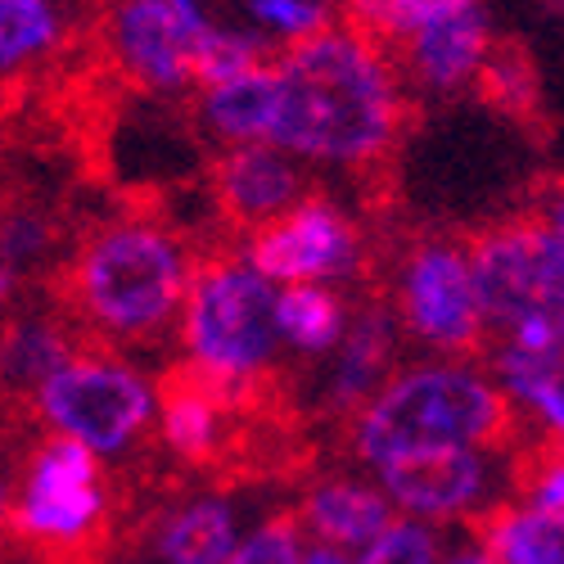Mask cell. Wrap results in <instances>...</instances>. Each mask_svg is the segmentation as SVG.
I'll use <instances>...</instances> for the list:
<instances>
[{
  "mask_svg": "<svg viewBox=\"0 0 564 564\" xmlns=\"http://www.w3.org/2000/svg\"><path fill=\"white\" fill-rule=\"evenodd\" d=\"M280 109L271 140L316 163H344L370 226L402 217V145L420 127V105L402 96L389 64L361 41L330 28L285 41L275 59Z\"/></svg>",
  "mask_w": 564,
  "mask_h": 564,
  "instance_id": "1",
  "label": "cell"
},
{
  "mask_svg": "<svg viewBox=\"0 0 564 564\" xmlns=\"http://www.w3.org/2000/svg\"><path fill=\"white\" fill-rule=\"evenodd\" d=\"M32 294L96 344H159L185 316L191 235H167V195L127 191L113 217L77 230Z\"/></svg>",
  "mask_w": 564,
  "mask_h": 564,
  "instance_id": "2",
  "label": "cell"
},
{
  "mask_svg": "<svg viewBox=\"0 0 564 564\" xmlns=\"http://www.w3.org/2000/svg\"><path fill=\"white\" fill-rule=\"evenodd\" d=\"M10 460H23L6 497L10 546L28 564H109L127 533L100 452L41 425L10 443Z\"/></svg>",
  "mask_w": 564,
  "mask_h": 564,
  "instance_id": "3",
  "label": "cell"
},
{
  "mask_svg": "<svg viewBox=\"0 0 564 564\" xmlns=\"http://www.w3.org/2000/svg\"><path fill=\"white\" fill-rule=\"evenodd\" d=\"M339 456L375 460L415 447H479L514 452L524 420L506 389H492L465 366H406L375 393L348 425L330 430Z\"/></svg>",
  "mask_w": 564,
  "mask_h": 564,
  "instance_id": "4",
  "label": "cell"
},
{
  "mask_svg": "<svg viewBox=\"0 0 564 564\" xmlns=\"http://www.w3.org/2000/svg\"><path fill=\"white\" fill-rule=\"evenodd\" d=\"M357 285L380 290L406 335L456 361H492L488 312L465 258L460 226H406L402 217L370 226Z\"/></svg>",
  "mask_w": 564,
  "mask_h": 564,
  "instance_id": "5",
  "label": "cell"
},
{
  "mask_svg": "<svg viewBox=\"0 0 564 564\" xmlns=\"http://www.w3.org/2000/svg\"><path fill=\"white\" fill-rule=\"evenodd\" d=\"M181 335L191 357L221 375H271L280 339V299L271 280L245 262L240 240L226 230L191 235V294H185Z\"/></svg>",
  "mask_w": 564,
  "mask_h": 564,
  "instance_id": "6",
  "label": "cell"
},
{
  "mask_svg": "<svg viewBox=\"0 0 564 564\" xmlns=\"http://www.w3.org/2000/svg\"><path fill=\"white\" fill-rule=\"evenodd\" d=\"M32 411L51 430L73 434L86 447L113 456L131 438L145 434L150 389L131 366L118 361V352H96V357H73L64 370H55L36 393Z\"/></svg>",
  "mask_w": 564,
  "mask_h": 564,
  "instance_id": "7",
  "label": "cell"
},
{
  "mask_svg": "<svg viewBox=\"0 0 564 564\" xmlns=\"http://www.w3.org/2000/svg\"><path fill=\"white\" fill-rule=\"evenodd\" d=\"M249 262L267 280L290 285H321V280H357L366 267V235L330 199L316 195L303 208L285 213L249 240Z\"/></svg>",
  "mask_w": 564,
  "mask_h": 564,
  "instance_id": "8",
  "label": "cell"
},
{
  "mask_svg": "<svg viewBox=\"0 0 564 564\" xmlns=\"http://www.w3.org/2000/svg\"><path fill=\"white\" fill-rule=\"evenodd\" d=\"M204 185L217 230L235 240H253L258 230L321 195V185H312L307 172L267 145H235L226 154H213L204 163Z\"/></svg>",
  "mask_w": 564,
  "mask_h": 564,
  "instance_id": "9",
  "label": "cell"
},
{
  "mask_svg": "<svg viewBox=\"0 0 564 564\" xmlns=\"http://www.w3.org/2000/svg\"><path fill=\"white\" fill-rule=\"evenodd\" d=\"M393 361H398V312L380 290L357 285V307H352L348 339L339 348L330 389H325V402H321L330 430L348 425V420L393 380L398 375Z\"/></svg>",
  "mask_w": 564,
  "mask_h": 564,
  "instance_id": "10",
  "label": "cell"
},
{
  "mask_svg": "<svg viewBox=\"0 0 564 564\" xmlns=\"http://www.w3.org/2000/svg\"><path fill=\"white\" fill-rule=\"evenodd\" d=\"M389 497L415 514H475L484 497V460L475 447H415L380 465Z\"/></svg>",
  "mask_w": 564,
  "mask_h": 564,
  "instance_id": "11",
  "label": "cell"
},
{
  "mask_svg": "<svg viewBox=\"0 0 564 564\" xmlns=\"http://www.w3.org/2000/svg\"><path fill=\"white\" fill-rule=\"evenodd\" d=\"M469 96H475L488 113H497L506 127H514L538 150H546L560 131L555 109L546 100V86H542V68L529 51V41L514 36V32H501L492 41L475 86H469Z\"/></svg>",
  "mask_w": 564,
  "mask_h": 564,
  "instance_id": "12",
  "label": "cell"
},
{
  "mask_svg": "<svg viewBox=\"0 0 564 564\" xmlns=\"http://www.w3.org/2000/svg\"><path fill=\"white\" fill-rule=\"evenodd\" d=\"M492 41L497 36H492L479 6L465 10V14H452V19H438L406 41V51L398 59V82L434 90V96L469 90L484 59H488V51H492Z\"/></svg>",
  "mask_w": 564,
  "mask_h": 564,
  "instance_id": "13",
  "label": "cell"
},
{
  "mask_svg": "<svg viewBox=\"0 0 564 564\" xmlns=\"http://www.w3.org/2000/svg\"><path fill=\"white\" fill-rule=\"evenodd\" d=\"M299 520L321 538V546L344 551L380 542L398 524V514L380 492L357 479H312L299 501Z\"/></svg>",
  "mask_w": 564,
  "mask_h": 564,
  "instance_id": "14",
  "label": "cell"
},
{
  "mask_svg": "<svg viewBox=\"0 0 564 564\" xmlns=\"http://www.w3.org/2000/svg\"><path fill=\"white\" fill-rule=\"evenodd\" d=\"M475 6L479 0H339V23L398 77V59L415 32H425L438 19L465 14Z\"/></svg>",
  "mask_w": 564,
  "mask_h": 564,
  "instance_id": "15",
  "label": "cell"
},
{
  "mask_svg": "<svg viewBox=\"0 0 564 564\" xmlns=\"http://www.w3.org/2000/svg\"><path fill=\"white\" fill-rule=\"evenodd\" d=\"M465 524L497 564H564V520L555 514L520 501H488Z\"/></svg>",
  "mask_w": 564,
  "mask_h": 564,
  "instance_id": "16",
  "label": "cell"
},
{
  "mask_svg": "<svg viewBox=\"0 0 564 564\" xmlns=\"http://www.w3.org/2000/svg\"><path fill=\"white\" fill-rule=\"evenodd\" d=\"M275 109H280L275 68H262V73H249L240 82L221 86V90H208L204 105H199L204 122L221 140H230V145H258V140H271Z\"/></svg>",
  "mask_w": 564,
  "mask_h": 564,
  "instance_id": "17",
  "label": "cell"
},
{
  "mask_svg": "<svg viewBox=\"0 0 564 564\" xmlns=\"http://www.w3.org/2000/svg\"><path fill=\"white\" fill-rule=\"evenodd\" d=\"M154 538L163 564H226L235 555V520L217 497L176 506Z\"/></svg>",
  "mask_w": 564,
  "mask_h": 564,
  "instance_id": "18",
  "label": "cell"
},
{
  "mask_svg": "<svg viewBox=\"0 0 564 564\" xmlns=\"http://www.w3.org/2000/svg\"><path fill=\"white\" fill-rule=\"evenodd\" d=\"M0 51H6V77H19L36 64H45L51 55H59L73 28H64L55 0H0Z\"/></svg>",
  "mask_w": 564,
  "mask_h": 564,
  "instance_id": "19",
  "label": "cell"
},
{
  "mask_svg": "<svg viewBox=\"0 0 564 564\" xmlns=\"http://www.w3.org/2000/svg\"><path fill=\"white\" fill-rule=\"evenodd\" d=\"M280 335L299 352H330L348 339V312L335 290L325 285H290L280 294Z\"/></svg>",
  "mask_w": 564,
  "mask_h": 564,
  "instance_id": "20",
  "label": "cell"
},
{
  "mask_svg": "<svg viewBox=\"0 0 564 564\" xmlns=\"http://www.w3.org/2000/svg\"><path fill=\"white\" fill-rule=\"evenodd\" d=\"M299 529H303L299 510H280L226 564H303L299 560Z\"/></svg>",
  "mask_w": 564,
  "mask_h": 564,
  "instance_id": "21",
  "label": "cell"
},
{
  "mask_svg": "<svg viewBox=\"0 0 564 564\" xmlns=\"http://www.w3.org/2000/svg\"><path fill=\"white\" fill-rule=\"evenodd\" d=\"M249 14L267 28H275L285 41H303L316 32H330L335 19L321 0H249Z\"/></svg>",
  "mask_w": 564,
  "mask_h": 564,
  "instance_id": "22",
  "label": "cell"
},
{
  "mask_svg": "<svg viewBox=\"0 0 564 564\" xmlns=\"http://www.w3.org/2000/svg\"><path fill=\"white\" fill-rule=\"evenodd\" d=\"M438 538L425 524H406L398 520L380 542H370L357 564H434Z\"/></svg>",
  "mask_w": 564,
  "mask_h": 564,
  "instance_id": "23",
  "label": "cell"
},
{
  "mask_svg": "<svg viewBox=\"0 0 564 564\" xmlns=\"http://www.w3.org/2000/svg\"><path fill=\"white\" fill-rule=\"evenodd\" d=\"M447 564H497L488 551H460V555H452Z\"/></svg>",
  "mask_w": 564,
  "mask_h": 564,
  "instance_id": "24",
  "label": "cell"
}]
</instances>
